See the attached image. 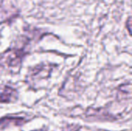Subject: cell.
I'll return each instance as SVG.
<instances>
[{
	"mask_svg": "<svg viewBox=\"0 0 132 131\" xmlns=\"http://www.w3.org/2000/svg\"><path fill=\"white\" fill-rule=\"evenodd\" d=\"M128 31H129V32L131 33V17L128 18Z\"/></svg>",
	"mask_w": 132,
	"mask_h": 131,
	"instance_id": "cell-2",
	"label": "cell"
},
{
	"mask_svg": "<svg viewBox=\"0 0 132 131\" xmlns=\"http://www.w3.org/2000/svg\"><path fill=\"white\" fill-rule=\"evenodd\" d=\"M15 92L14 90L5 87L0 93V100L2 102H9L15 97Z\"/></svg>",
	"mask_w": 132,
	"mask_h": 131,
	"instance_id": "cell-1",
	"label": "cell"
}]
</instances>
